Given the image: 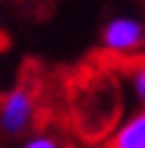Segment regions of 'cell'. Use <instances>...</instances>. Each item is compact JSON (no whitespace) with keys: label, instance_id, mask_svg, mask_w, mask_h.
<instances>
[{"label":"cell","instance_id":"7","mask_svg":"<svg viewBox=\"0 0 145 148\" xmlns=\"http://www.w3.org/2000/svg\"><path fill=\"white\" fill-rule=\"evenodd\" d=\"M67 148H84V145H67Z\"/></svg>","mask_w":145,"mask_h":148},{"label":"cell","instance_id":"5","mask_svg":"<svg viewBox=\"0 0 145 148\" xmlns=\"http://www.w3.org/2000/svg\"><path fill=\"white\" fill-rule=\"evenodd\" d=\"M123 81L129 87L131 98L137 101L140 106H145V56L131 59L123 64Z\"/></svg>","mask_w":145,"mask_h":148},{"label":"cell","instance_id":"1","mask_svg":"<svg viewBox=\"0 0 145 148\" xmlns=\"http://www.w3.org/2000/svg\"><path fill=\"white\" fill-rule=\"evenodd\" d=\"M70 112L78 134H84L87 140L106 137L120 115V92H117L114 75L95 73V75L78 78L72 84Z\"/></svg>","mask_w":145,"mask_h":148},{"label":"cell","instance_id":"2","mask_svg":"<svg viewBox=\"0 0 145 148\" xmlns=\"http://www.w3.org/2000/svg\"><path fill=\"white\" fill-rule=\"evenodd\" d=\"M39 120V92L34 84H17L6 95H0V132L8 137H20L36 129Z\"/></svg>","mask_w":145,"mask_h":148},{"label":"cell","instance_id":"3","mask_svg":"<svg viewBox=\"0 0 145 148\" xmlns=\"http://www.w3.org/2000/svg\"><path fill=\"white\" fill-rule=\"evenodd\" d=\"M101 45L109 56H134L145 48V20L131 14L112 17L101 28Z\"/></svg>","mask_w":145,"mask_h":148},{"label":"cell","instance_id":"4","mask_svg":"<svg viewBox=\"0 0 145 148\" xmlns=\"http://www.w3.org/2000/svg\"><path fill=\"white\" fill-rule=\"evenodd\" d=\"M109 148H145V106L112 126Z\"/></svg>","mask_w":145,"mask_h":148},{"label":"cell","instance_id":"6","mask_svg":"<svg viewBox=\"0 0 145 148\" xmlns=\"http://www.w3.org/2000/svg\"><path fill=\"white\" fill-rule=\"evenodd\" d=\"M23 148H67V143L53 129H31V134L25 137Z\"/></svg>","mask_w":145,"mask_h":148}]
</instances>
